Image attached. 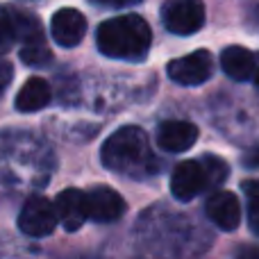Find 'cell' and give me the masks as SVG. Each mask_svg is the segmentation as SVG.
I'll return each mask as SVG.
<instances>
[{
	"label": "cell",
	"mask_w": 259,
	"mask_h": 259,
	"mask_svg": "<svg viewBox=\"0 0 259 259\" xmlns=\"http://www.w3.org/2000/svg\"><path fill=\"white\" fill-rule=\"evenodd\" d=\"M55 157L39 137L27 132H0V184L44 187L55 168Z\"/></svg>",
	"instance_id": "obj_1"
},
{
	"label": "cell",
	"mask_w": 259,
	"mask_h": 259,
	"mask_svg": "<svg viewBox=\"0 0 259 259\" xmlns=\"http://www.w3.org/2000/svg\"><path fill=\"white\" fill-rule=\"evenodd\" d=\"M100 159L105 168L127 178H148L157 170L150 139L137 125L118 127L114 134H109L100 148Z\"/></svg>",
	"instance_id": "obj_2"
},
{
	"label": "cell",
	"mask_w": 259,
	"mask_h": 259,
	"mask_svg": "<svg viewBox=\"0 0 259 259\" xmlns=\"http://www.w3.org/2000/svg\"><path fill=\"white\" fill-rule=\"evenodd\" d=\"M152 44V32L146 18L139 14H123L116 18H107L98 25L96 46L103 55L125 62L146 59Z\"/></svg>",
	"instance_id": "obj_3"
},
{
	"label": "cell",
	"mask_w": 259,
	"mask_h": 259,
	"mask_svg": "<svg viewBox=\"0 0 259 259\" xmlns=\"http://www.w3.org/2000/svg\"><path fill=\"white\" fill-rule=\"evenodd\" d=\"M57 211H55V202H50L44 196H30L25 205L21 207L18 214V228L23 234L34 239L50 237L57 228Z\"/></svg>",
	"instance_id": "obj_4"
},
{
	"label": "cell",
	"mask_w": 259,
	"mask_h": 259,
	"mask_svg": "<svg viewBox=\"0 0 259 259\" xmlns=\"http://www.w3.org/2000/svg\"><path fill=\"white\" fill-rule=\"evenodd\" d=\"M161 23L170 34L189 36L205 25V7L196 0H170L161 7Z\"/></svg>",
	"instance_id": "obj_5"
},
{
	"label": "cell",
	"mask_w": 259,
	"mask_h": 259,
	"mask_svg": "<svg viewBox=\"0 0 259 259\" xmlns=\"http://www.w3.org/2000/svg\"><path fill=\"white\" fill-rule=\"evenodd\" d=\"M168 77L182 87H200L214 73V59L209 50H193L191 55L178 57L166 66Z\"/></svg>",
	"instance_id": "obj_6"
},
{
	"label": "cell",
	"mask_w": 259,
	"mask_h": 259,
	"mask_svg": "<svg viewBox=\"0 0 259 259\" xmlns=\"http://www.w3.org/2000/svg\"><path fill=\"white\" fill-rule=\"evenodd\" d=\"M209 187V178H207L205 164L200 159H187L180 161L173 168L170 175V193L175 196V200H193L196 196L205 193Z\"/></svg>",
	"instance_id": "obj_7"
},
{
	"label": "cell",
	"mask_w": 259,
	"mask_h": 259,
	"mask_svg": "<svg viewBox=\"0 0 259 259\" xmlns=\"http://www.w3.org/2000/svg\"><path fill=\"white\" fill-rule=\"evenodd\" d=\"M84 196H87V219L96 221V223H116L127 209L123 196L109 187H94Z\"/></svg>",
	"instance_id": "obj_8"
},
{
	"label": "cell",
	"mask_w": 259,
	"mask_h": 259,
	"mask_svg": "<svg viewBox=\"0 0 259 259\" xmlns=\"http://www.w3.org/2000/svg\"><path fill=\"white\" fill-rule=\"evenodd\" d=\"M207 219L223 232H232L241 225V202L230 191H214L205 202Z\"/></svg>",
	"instance_id": "obj_9"
},
{
	"label": "cell",
	"mask_w": 259,
	"mask_h": 259,
	"mask_svg": "<svg viewBox=\"0 0 259 259\" xmlns=\"http://www.w3.org/2000/svg\"><path fill=\"white\" fill-rule=\"evenodd\" d=\"M50 32L62 48H75L87 34V18L77 9L64 7L55 12L53 21H50Z\"/></svg>",
	"instance_id": "obj_10"
},
{
	"label": "cell",
	"mask_w": 259,
	"mask_h": 259,
	"mask_svg": "<svg viewBox=\"0 0 259 259\" xmlns=\"http://www.w3.org/2000/svg\"><path fill=\"white\" fill-rule=\"evenodd\" d=\"M57 221L64 225L66 232H77L87 223V196L80 189H64L55 198Z\"/></svg>",
	"instance_id": "obj_11"
},
{
	"label": "cell",
	"mask_w": 259,
	"mask_h": 259,
	"mask_svg": "<svg viewBox=\"0 0 259 259\" xmlns=\"http://www.w3.org/2000/svg\"><path fill=\"white\" fill-rule=\"evenodd\" d=\"M155 141L164 152H184L198 141V127L189 121H166L157 127Z\"/></svg>",
	"instance_id": "obj_12"
},
{
	"label": "cell",
	"mask_w": 259,
	"mask_h": 259,
	"mask_svg": "<svg viewBox=\"0 0 259 259\" xmlns=\"http://www.w3.org/2000/svg\"><path fill=\"white\" fill-rule=\"evenodd\" d=\"M255 55L243 46H228L221 53V66H223L225 75L234 82H246L252 80L255 75Z\"/></svg>",
	"instance_id": "obj_13"
},
{
	"label": "cell",
	"mask_w": 259,
	"mask_h": 259,
	"mask_svg": "<svg viewBox=\"0 0 259 259\" xmlns=\"http://www.w3.org/2000/svg\"><path fill=\"white\" fill-rule=\"evenodd\" d=\"M50 100H53V89L48 82L44 77H30L16 96V109L23 114L41 112L50 105Z\"/></svg>",
	"instance_id": "obj_14"
},
{
	"label": "cell",
	"mask_w": 259,
	"mask_h": 259,
	"mask_svg": "<svg viewBox=\"0 0 259 259\" xmlns=\"http://www.w3.org/2000/svg\"><path fill=\"white\" fill-rule=\"evenodd\" d=\"M7 14L16 30V41H23V46L44 44V27L34 14H27L23 9H7Z\"/></svg>",
	"instance_id": "obj_15"
},
{
	"label": "cell",
	"mask_w": 259,
	"mask_h": 259,
	"mask_svg": "<svg viewBox=\"0 0 259 259\" xmlns=\"http://www.w3.org/2000/svg\"><path fill=\"white\" fill-rule=\"evenodd\" d=\"M241 189L248 198V228L259 237V180H248L241 184Z\"/></svg>",
	"instance_id": "obj_16"
},
{
	"label": "cell",
	"mask_w": 259,
	"mask_h": 259,
	"mask_svg": "<svg viewBox=\"0 0 259 259\" xmlns=\"http://www.w3.org/2000/svg\"><path fill=\"white\" fill-rule=\"evenodd\" d=\"M21 62L25 66H32V68H44L53 62V53L50 48L44 44H30V46H23L21 48Z\"/></svg>",
	"instance_id": "obj_17"
},
{
	"label": "cell",
	"mask_w": 259,
	"mask_h": 259,
	"mask_svg": "<svg viewBox=\"0 0 259 259\" xmlns=\"http://www.w3.org/2000/svg\"><path fill=\"white\" fill-rule=\"evenodd\" d=\"M200 161L205 164V170H207V178H209V187L211 189H216L221 182H225V180H228L230 168H228V164H225L221 157L205 155V157H200Z\"/></svg>",
	"instance_id": "obj_18"
},
{
	"label": "cell",
	"mask_w": 259,
	"mask_h": 259,
	"mask_svg": "<svg viewBox=\"0 0 259 259\" xmlns=\"http://www.w3.org/2000/svg\"><path fill=\"white\" fill-rule=\"evenodd\" d=\"M16 44V30H14V23L9 18L7 9L0 14V55H5L12 46Z\"/></svg>",
	"instance_id": "obj_19"
},
{
	"label": "cell",
	"mask_w": 259,
	"mask_h": 259,
	"mask_svg": "<svg viewBox=\"0 0 259 259\" xmlns=\"http://www.w3.org/2000/svg\"><path fill=\"white\" fill-rule=\"evenodd\" d=\"M12 77H14V66L7 62V59L0 57V94H3V91L9 87Z\"/></svg>",
	"instance_id": "obj_20"
},
{
	"label": "cell",
	"mask_w": 259,
	"mask_h": 259,
	"mask_svg": "<svg viewBox=\"0 0 259 259\" xmlns=\"http://www.w3.org/2000/svg\"><path fill=\"white\" fill-rule=\"evenodd\" d=\"M237 259H259V246H246L243 250H239Z\"/></svg>",
	"instance_id": "obj_21"
},
{
	"label": "cell",
	"mask_w": 259,
	"mask_h": 259,
	"mask_svg": "<svg viewBox=\"0 0 259 259\" xmlns=\"http://www.w3.org/2000/svg\"><path fill=\"white\" fill-rule=\"evenodd\" d=\"M243 161H246V166H250V168H257L259 166V148H252L250 152H246V155H243Z\"/></svg>",
	"instance_id": "obj_22"
},
{
	"label": "cell",
	"mask_w": 259,
	"mask_h": 259,
	"mask_svg": "<svg viewBox=\"0 0 259 259\" xmlns=\"http://www.w3.org/2000/svg\"><path fill=\"white\" fill-rule=\"evenodd\" d=\"M255 75H252V82H255V84L259 87V57H255Z\"/></svg>",
	"instance_id": "obj_23"
}]
</instances>
